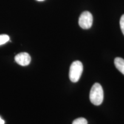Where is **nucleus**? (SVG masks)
I'll use <instances>...</instances> for the list:
<instances>
[{
  "mask_svg": "<svg viewBox=\"0 0 124 124\" xmlns=\"http://www.w3.org/2000/svg\"><path fill=\"white\" fill-rule=\"evenodd\" d=\"M37 1H44V0H37Z\"/></svg>",
  "mask_w": 124,
  "mask_h": 124,
  "instance_id": "obj_10",
  "label": "nucleus"
},
{
  "mask_svg": "<svg viewBox=\"0 0 124 124\" xmlns=\"http://www.w3.org/2000/svg\"><path fill=\"white\" fill-rule=\"evenodd\" d=\"M93 17L90 12L85 11L80 15L79 18V25L82 29H88L93 25Z\"/></svg>",
  "mask_w": 124,
  "mask_h": 124,
  "instance_id": "obj_3",
  "label": "nucleus"
},
{
  "mask_svg": "<svg viewBox=\"0 0 124 124\" xmlns=\"http://www.w3.org/2000/svg\"><path fill=\"white\" fill-rule=\"evenodd\" d=\"M114 64L119 71L124 75V59L120 57H117L114 59Z\"/></svg>",
  "mask_w": 124,
  "mask_h": 124,
  "instance_id": "obj_5",
  "label": "nucleus"
},
{
  "mask_svg": "<svg viewBox=\"0 0 124 124\" xmlns=\"http://www.w3.org/2000/svg\"><path fill=\"white\" fill-rule=\"evenodd\" d=\"M83 70V67L81 62L78 60L74 62L70 68L69 77L71 81L74 83L78 81L81 77Z\"/></svg>",
  "mask_w": 124,
  "mask_h": 124,
  "instance_id": "obj_2",
  "label": "nucleus"
},
{
  "mask_svg": "<svg viewBox=\"0 0 124 124\" xmlns=\"http://www.w3.org/2000/svg\"><path fill=\"white\" fill-rule=\"evenodd\" d=\"M9 40V36L7 35H0V46L5 44Z\"/></svg>",
  "mask_w": 124,
  "mask_h": 124,
  "instance_id": "obj_6",
  "label": "nucleus"
},
{
  "mask_svg": "<svg viewBox=\"0 0 124 124\" xmlns=\"http://www.w3.org/2000/svg\"><path fill=\"white\" fill-rule=\"evenodd\" d=\"M72 124H87V121L85 118H78L73 121Z\"/></svg>",
  "mask_w": 124,
  "mask_h": 124,
  "instance_id": "obj_7",
  "label": "nucleus"
},
{
  "mask_svg": "<svg viewBox=\"0 0 124 124\" xmlns=\"http://www.w3.org/2000/svg\"><path fill=\"white\" fill-rule=\"evenodd\" d=\"M5 124V121L2 119H1V118L0 117V124Z\"/></svg>",
  "mask_w": 124,
  "mask_h": 124,
  "instance_id": "obj_9",
  "label": "nucleus"
},
{
  "mask_svg": "<svg viewBox=\"0 0 124 124\" xmlns=\"http://www.w3.org/2000/svg\"><path fill=\"white\" fill-rule=\"evenodd\" d=\"M15 60L16 62L20 66H26L29 64L31 61V58L29 54L27 52H21L16 55Z\"/></svg>",
  "mask_w": 124,
  "mask_h": 124,
  "instance_id": "obj_4",
  "label": "nucleus"
},
{
  "mask_svg": "<svg viewBox=\"0 0 124 124\" xmlns=\"http://www.w3.org/2000/svg\"><path fill=\"white\" fill-rule=\"evenodd\" d=\"M90 100L95 106L100 105L103 100V90L100 83H95L91 87L90 93Z\"/></svg>",
  "mask_w": 124,
  "mask_h": 124,
  "instance_id": "obj_1",
  "label": "nucleus"
},
{
  "mask_svg": "<svg viewBox=\"0 0 124 124\" xmlns=\"http://www.w3.org/2000/svg\"><path fill=\"white\" fill-rule=\"evenodd\" d=\"M120 24L121 29L122 32L123 33L124 35V14L121 17V18H120Z\"/></svg>",
  "mask_w": 124,
  "mask_h": 124,
  "instance_id": "obj_8",
  "label": "nucleus"
}]
</instances>
